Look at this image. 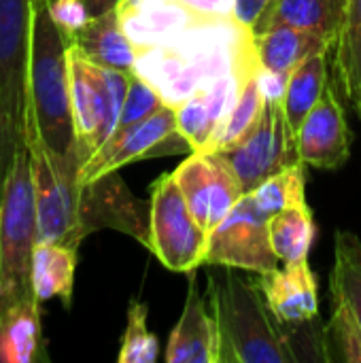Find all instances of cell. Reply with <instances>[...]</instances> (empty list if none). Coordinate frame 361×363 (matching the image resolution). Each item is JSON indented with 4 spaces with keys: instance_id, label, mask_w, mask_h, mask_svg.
I'll return each mask as SVG.
<instances>
[{
    "instance_id": "cell-20",
    "label": "cell",
    "mask_w": 361,
    "mask_h": 363,
    "mask_svg": "<svg viewBox=\"0 0 361 363\" xmlns=\"http://www.w3.org/2000/svg\"><path fill=\"white\" fill-rule=\"evenodd\" d=\"M47 362L40 302L28 298L0 311V363Z\"/></svg>"
},
{
    "instance_id": "cell-3",
    "label": "cell",
    "mask_w": 361,
    "mask_h": 363,
    "mask_svg": "<svg viewBox=\"0 0 361 363\" xmlns=\"http://www.w3.org/2000/svg\"><path fill=\"white\" fill-rule=\"evenodd\" d=\"M68 45L49 13V0H38L32 21L28 100L30 115L45 145L64 162L81 168L70 106Z\"/></svg>"
},
{
    "instance_id": "cell-14",
    "label": "cell",
    "mask_w": 361,
    "mask_h": 363,
    "mask_svg": "<svg viewBox=\"0 0 361 363\" xmlns=\"http://www.w3.org/2000/svg\"><path fill=\"white\" fill-rule=\"evenodd\" d=\"M117 17L136 51L166 45L202 19L185 0H119Z\"/></svg>"
},
{
    "instance_id": "cell-16",
    "label": "cell",
    "mask_w": 361,
    "mask_h": 363,
    "mask_svg": "<svg viewBox=\"0 0 361 363\" xmlns=\"http://www.w3.org/2000/svg\"><path fill=\"white\" fill-rule=\"evenodd\" d=\"M166 363H219L217 321L198 291L194 272H189L187 300L181 319L168 338Z\"/></svg>"
},
{
    "instance_id": "cell-11",
    "label": "cell",
    "mask_w": 361,
    "mask_h": 363,
    "mask_svg": "<svg viewBox=\"0 0 361 363\" xmlns=\"http://www.w3.org/2000/svg\"><path fill=\"white\" fill-rule=\"evenodd\" d=\"M270 219L255 206L251 194H245L228 217L209 232L206 264L234 266L255 274L279 268L281 259L270 245Z\"/></svg>"
},
{
    "instance_id": "cell-29",
    "label": "cell",
    "mask_w": 361,
    "mask_h": 363,
    "mask_svg": "<svg viewBox=\"0 0 361 363\" xmlns=\"http://www.w3.org/2000/svg\"><path fill=\"white\" fill-rule=\"evenodd\" d=\"M255 206L268 217L277 215L283 208L306 204L304 196V164L289 166L274 177L266 179L253 191H249Z\"/></svg>"
},
{
    "instance_id": "cell-30",
    "label": "cell",
    "mask_w": 361,
    "mask_h": 363,
    "mask_svg": "<svg viewBox=\"0 0 361 363\" xmlns=\"http://www.w3.org/2000/svg\"><path fill=\"white\" fill-rule=\"evenodd\" d=\"M160 353L157 338L147 328V306L140 300H132L128 306V325L117 355L119 363H153Z\"/></svg>"
},
{
    "instance_id": "cell-12",
    "label": "cell",
    "mask_w": 361,
    "mask_h": 363,
    "mask_svg": "<svg viewBox=\"0 0 361 363\" xmlns=\"http://www.w3.org/2000/svg\"><path fill=\"white\" fill-rule=\"evenodd\" d=\"M196 221L213 232L245 196L236 174L219 153L194 151L172 172Z\"/></svg>"
},
{
    "instance_id": "cell-10",
    "label": "cell",
    "mask_w": 361,
    "mask_h": 363,
    "mask_svg": "<svg viewBox=\"0 0 361 363\" xmlns=\"http://www.w3.org/2000/svg\"><path fill=\"white\" fill-rule=\"evenodd\" d=\"M177 153H194L189 140L179 132L177 125V108L164 106L155 115L117 130L81 168H79V183H94L104 179L119 168L162 155H177Z\"/></svg>"
},
{
    "instance_id": "cell-34",
    "label": "cell",
    "mask_w": 361,
    "mask_h": 363,
    "mask_svg": "<svg viewBox=\"0 0 361 363\" xmlns=\"http://www.w3.org/2000/svg\"><path fill=\"white\" fill-rule=\"evenodd\" d=\"M268 2L270 0H234V13L243 23L253 28V23L257 21L262 11L268 6Z\"/></svg>"
},
{
    "instance_id": "cell-7",
    "label": "cell",
    "mask_w": 361,
    "mask_h": 363,
    "mask_svg": "<svg viewBox=\"0 0 361 363\" xmlns=\"http://www.w3.org/2000/svg\"><path fill=\"white\" fill-rule=\"evenodd\" d=\"M209 232L196 221L172 172L157 179L149 200V249L172 272L206 264Z\"/></svg>"
},
{
    "instance_id": "cell-1",
    "label": "cell",
    "mask_w": 361,
    "mask_h": 363,
    "mask_svg": "<svg viewBox=\"0 0 361 363\" xmlns=\"http://www.w3.org/2000/svg\"><path fill=\"white\" fill-rule=\"evenodd\" d=\"M255 66L260 60L253 30L228 15L202 19L166 45L136 51L132 72L177 108L219 77Z\"/></svg>"
},
{
    "instance_id": "cell-2",
    "label": "cell",
    "mask_w": 361,
    "mask_h": 363,
    "mask_svg": "<svg viewBox=\"0 0 361 363\" xmlns=\"http://www.w3.org/2000/svg\"><path fill=\"white\" fill-rule=\"evenodd\" d=\"M209 306L219 332V363H294L285 323L272 313L257 277L219 266L206 272Z\"/></svg>"
},
{
    "instance_id": "cell-4",
    "label": "cell",
    "mask_w": 361,
    "mask_h": 363,
    "mask_svg": "<svg viewBox=\"0 0 361 363\" xmlns=\"http://www.w3.org/2000/svg\"><path fill=\"white\" fill-rule=\"evenodd\" d=\"M38 242V215L26 138L17 140L0 191V311L34 298L32 251Z\"/></svg>"
},
{
    "instance_id": "cell-27",
    "label": "cell",
    "mask_w": 361,
    "mask_h": 363,
    "mask_svg": "<svg viewBox=\"0 0 361 363\" xmlns=\"http://www.w3.org/2000/svg\"><path fill=\"white\" fill-rule=\"evenodd\" d=\"M330 289L334 300L351 311L361 328V240L351 232H336Z\"/></svg>"
},
{
    "instance_id": "cell-9",
    "label": "cell",
    "mask_w": 361,
    "mask_h": 363,
    "mask_svg": "<svg viewBox=\"0 0 361 363\" xmlns=\"http://www.w3.org/2000/svg\"><path fill=\"white\" fill-rule=\"evenodd\" d=\"M36 2L0 0V111L13 145L23 138L28 119V68Z\"/></svg>"
},
{
    "instance_id": "cell-24",
    "label": "cell",
    "mask_w": 361,
    "mask_h": 363,
    "mask_svg": "<svg viewBox=\"0 0 361 363\" xmlns=\"http://www.w3.org/2000/svg\"><path fill=\"white\" fill-rule=\"evenodd\" d=\"M326 85H328L326 53H315L291 70L281 91V104L294 132L300 130L306 115L315 108Z\"/></svg>"
},
{
    "instance_id": "cell-32",
    "label": "cell",
    "mask_w": 361,
    "mask_h": 363,
    "mask_svg": "<svg viewBox=\"0 0 361 363\" xmlns=\"http://www.w3.org/2000/svg\"><path fill=\"white\" fill-rule=\"evenodd\" d=\"M49 13L68 40L91 19V13L83 0H49Z\"/></svg>"
},
{
    "instance_id": "cell-19",
    "label": "cell",
    "mask_w": 361,
    "mask_h": 363,
    "mask_svg": "<svg viewBox=\"0 0 361 363\" xmlns=\"http://www.w3.org/2000/svg\"><path fill=\"white\" fill-rule=\"evenodd\" d=\"M330 47V40L296 28H274L255 34L260 66L268 74V79L279 81L281 85H285L291 70L300 66L306 57L315 53H328Z\"/></svg>"
},
{
    "instance_id": "cell-25",
    "label": "cell",
    "mask_w": 361,
    "mask_h": 363,
    "mask_svg": "<svg viewBox=\"0 0 361 363\" xmlns=\"http://www.w3.org/2000/svg\"><path fill=\"white\" fill-rule=\"evenodd\" d=\"M270 245L281 264H294L309 259V251L315 238V221L309 204H298L279 211L268 223Z\"/></svg>"
},
{
    "instance_id": "cell-18",
    "label": "cell",
    "mask_w": 361,
    "mask_h": 363,
    "mask_svg": "<svg viewBox=\"0 0 361 363\" xmlns=\"http://www.w3.org/2000/svg\"><path fill=\"white\" fill-rule=\"evenodd\" d=\"M345 9L347 0H270L251 30L262 34L274 28H296L336 45Z\"/></svg>"
},
{
    "instance_id": "cell-28",
    "label": "cell",
    "mask_w": 361,
    "mask_h": 363,
    "mask_svg": "<svg viewBox=\"0 0 361 363\" xmlns=\"http://www.w3.org/2000/svg\"><path fill=\"white\" fill-rule=\"evenodd\" d=\"M321 359L328 363H361V328L351 311L334 300V313L323 330Z\"/></svg>"
},
{
    "instance_id": "cell-33",
    "label": "cell",
    "mask_w": 361,
    "mask_h": 363,
    "mask_svg": "<svg viewBox=\"0 0 361 363\" xmlns=\"http://www.w3.org/2000/svg\"><path fill=\"white\" fill-rule=\"evenodd\" d=\"M204 17H228L234 13V0H185Z\"/></svg>"
},
{
    "instance_id": "cell-6",
    "label": "cell",
    "mask_w": 361,
    "mask_h": 363,
    "mask_svg": "<svg viewBox=\"0 0 361 363\" xmlns=\"http://www.w3.org/2000/svg\"><path fill=\"white\" fill-rule=\"evenodd\" d=\"M23 138L32 166L38 240L79 247L83 240L79 223V168L60 160L45 145L40 132L36 130L34 117L30 115V106Z\"/></svg>"
},
{
    "instance_id": "cell-26",
    "label": "cell",
    "mask_w": 361,
    "mask_h": 363,
    "mask_svg": "<svg viewBox=\"0 0 361 363\" xmlns=\"http://www.w3.org/2000/svg\"><path fill=\"white\" fill-rule=\"evenodd\" d=\"M336 72L345 96L361 117V0H347L336 40Z\"/></svg>"
},
{
    "instance_id": "cell-31",
    "label": "cell",
    "mask_w": 361,
    "mask_h": 363,
    "mask_svg": "<svg viewBox=\"0 0 361 363\" xmlns=\"http://www.w3.org/2000/svg\"><path fill=\"white\" fill-rule=\"evenodd\" d=\"M164 106H168V104L162 100V96L147 81H143L138 74L130 72L128 94H126V100H123V108H121V117H119L117 130L134 125V123L155 115Z\"/></svg>"
},
{
    "instance_id": "cell-35",
    "label": "cell",
    "mask_w": 361,
    "mask_h": 363,
    "mask_svg": "<svg viewBox=\"0 0 361 363\" xmlns=\"http://www.w3.org/2000/svg\"><path fill=\"white\" fill-rule=\"evenodd\" d=\"M11 151H13V140L6 132V123H4V117H2V111H0V191H2V181H4V172H6V166H9V160H11Z\"/></svg>"
},
{
    "instance_id": "cell-8",
    "label": "cell",
    "mask_w": 361,
    "mask_h": 363,
    "mask_svg": "<svg viewBox=\"0 0 361 363\" xmlns=\"http://www.w3.org/2000/svg\"><path fill=\"white\" fill-rule=\"evenodd\" d=\"M215 153H219L232 168L245 194L253 191L277 172L302 164L296 132L281 104V91L268 87L264 113L253 130L238 145Z\"/></svg>"
},
{
    "instance_id": "cell-17",
    "label": "cell",
    "mask_w": 361,
    "mask_h": 363,
    "mask_svg": "<svg viewBox=\"0 0 361 363\" xmlns=\"http://www.w3.org/2000/svg\"><path fill=\"white\" fill-rule=\"evenodd\" d=\"M257 283L281 323L300 325L317 317L319 294L309 259L281 264L270 272H257Z\"/></svg>"
},
{
    "instance_id": "cell-5",
    "label": "cell",
    "mask_w": 361,
    "mask_h": 363,
    "mask_svg": "<svg viewBox=\"0 0 361 363\" xmlns=\"http://www.w3.org/2000/svg\"><path fill=\"white\" fill-rule=\"evenodd\" d=\"M130 72L100 66L77 45H68L70 106L81 166L115 134Z\"/></svg>"
},
{
    "instance_id": "cell-21",
    "label": "cell",
    "mask_w": 361,
    "mask_h": 363,
    "mask_svg": "<svg viewBox=\"0 0 361 363\" xmlns=\"http://www.w3.org/2000/svg\"><path fill=\"white\" fill-rule=\"evenodd\" d=\"M77 249L64 242L38 240L32 251V291L43 304L49 300H62L70 308L74 270H77Z\"/></svg>"
},
{
    "instance_id": "cell-23",
    "label": "cell",
    "mask_w": 361,
    "mask_h": 363,
    "mask_svg": "<svg viewBox=\"0 0 361 363\" xmlns=\"http://www.w3.org/2000/svg\"><path fill=\"white\" fill-rule=\"evenodd\" d=\"M266 100H268V77L260 66L257 70H253L245 79L234 108L230 111L226 121L219 125V130L213 136L206 151L215 153V151H223V149L238 145L253 130V125L260 121L264 106H266Z\"/></svg>"
},
{
    "instance_id": "cell-22",
    "label": "cell",
    "mask_w": 361,
    "mask_h": 363,
    "mask_svg": "<svg viewBox=\"0 0 361 363\" xmlns=\"http://www.w3.org/2000/svg\"><path fill=\"white\" fill-rule=\"evenodd\" d=\"M70 43L77 45L91 62L100 66L126 72L134 68L136 53L119 23L117 9H109L102 15L91 17L85 28H81L70 38Z\"/></svg>"
},
{
    "instance_id": "cell-15",
    "label": "cell",
    "mask_w": 361,
    "mask_h": 363,
    "mask_svg": "<svg viewBox=\"0 0 361 363\" xmlns=\"http://www.w3.org/2000/svg\"><path fill=\"white\" fill-rule=\"evenodd\" d=\"M257 68L260 66L223 74L177 106L179 132L189 140L194 151H206L219 125L234 108L245 79Z\"/></svg>"
},
{
    "instance_id": "cell-13",
    "label": "cell",
    "mask_w": 361,
    "mask_h": 363,
    "mask_svg": "<svg viewBox=\"0 0 361 363\" xmlns=\"http://www.w3.org/2000/svg\"><path fill=\"white\" fill-rule=\"evenodd\" d=\"M298 138V155L302 164L315 168H340L351 155V130L347 125L345 108L332 85H326L319 102L306 115Z\"/></svg>"
}]
</instances>
